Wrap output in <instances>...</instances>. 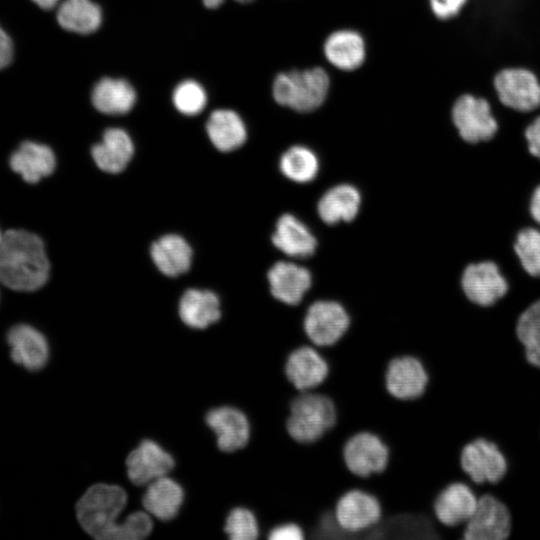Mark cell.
Wrapping results in <instances>:
<instances>
[{"instance_id":"b9f144b4","label":"cell","mask_w":540,"mask_h":540,"mask_svg":"<svg viewBox=\"0 0 540 540\" xmlns=\"http://www.w3.org/2000/svg\"><path fill=\"white\" fill-rule=\"evenodd\" d=\"M38 9L44 12H50L56 9L61 0H29Z\"/></svg>"},{"instance_id":"44dd1931","label":"cell","mask_w":540,"mask_h":540,"mask_svg":"<svg viewBox=\"0 0 540 540\" xmlns=\"http://www.w3.org/2000/svg\"><path fill=\"white\" fill-rule=\"evenodd\" d=\"M273 297L286 305L299 304L312 285L308 269L293 262L279 261L268 272Z\"/></svg>"},{"instance_id":"ee69618b","label":"cell","mask_w":540,"mask_h":540,"mask_svg":"<svg viewBox=\"0 0 540 540\" xmlns=\"http://www.w3.org/2000/svg\"><path fill=\"white\" fill-rule=\"evenodd\" d=\"M3 235H4V233L0 230V244H1L2 239H3Z\"/></svg>"},{"instance_id":"52a82bcc","label":"cell","mask_w":540,"mask_h":540,"mask_svg":"<svg viewBox=\"0 0 540 540\" xmlns=\"http://www.w3.org/2000/svg\"><path fill=\"white\" fill-rule=\"evenodd\" d=\"M346 469L359 479L382 474L390 462V448L376 432L359 430L351 434L342 446Z\"/></svg>"},{"instance_id":"1f68e13d","label":"cell","mask_w":540,"mask_h":540,"mask_svg":"<svg viewBox=\"0 0 540 540\" xmlns=\"http://www.w3.org/2000/svg\"><path fill=\"white\" fill-rule=\"evenodd\" d=\"M516 335L524 346L527 361L540 368V299L533 302L519 316Z\"/></svg>"},{"instance_id":"ffe728a7","label":"cell","mask_w":540,"mask_h":540,"mask_svg":"<svg viewBox=\"0 0 540 540\" xmlns=\"http://www.w3.org/2000/svg\"><path fill=\"white\" fill-rule=\"evenodd\" d=\"M9 165L25 182L34 184L53 173L56 157L48 145L24 140L10 155Z\"/></svg>"},{"instance_id":"4fadbf2b","label":"cell","mask_w":540,"mask_h":540,"mask_svg":"<svg viewBox=\"0 0 540 540\" xmlns=\"http://www.w3.org/2000/svg\"><path fill=\"white\" fill-rule=\"evenodd\" d=\"M460 467L474 483H497L507 472V461L498 446L484 438L474 439L463 446Z\"/></svg>"},{"instance_id":"5bb4252c","label":"cell","mask_w":540,"mask_h":540,"mask_svg":"<svg viewBox=\"0 0 540 540\" xmlns=\"http://www.w3.org/2000/svg\"><path fill=\"white\" fill-rule=\"evenodd\" d=\"M508 508L496 497L486 494L478 499L475 512L465 523V540H505L511 532Z\"/></svg>"},{"instance_id":"2e32d148","label":"cell","mask_w":540,"mask_h":540,"mask_svg":"<svg viewBox=\"0 0 540 540\" xmlns=\"http://www.w3.org/2000/svg\"><path fill=\"white\" fill-rule=\"evenodd\" d=\"M478 499L471 488L463 482L446 484L435 495L431 511L444 527L454 528L465 524L475 512Z\"/></svg>"},{"instance_id":"8992f818","label":"cell","mask_w":540,"mask_h":540,"mask_svg":"<svg viewBox=\"0 0 540 540\" xmlns=\"http://www.w3.org/2000/svg\"><path fill=\"white\" fill-rule=\"evenodd\" d=\"M450 115L458 136L468 145L491 141L499 130L490 102L481 96L461 94L454 101Z\"/></svg>"},{"instance_id":"9c48e42d","label":"cell","mask_w":540,"mask_h":540,"mask_svg":"<svg viewBox=\"0 0 540 540\" xmlns=\"http://www.w3.org/2000/svg\"><path fill=\"white\" fill-rule=\"evenodd\" d=\"M499 102L516 112L534 113L540 108V81L525 67H507L493 79Z\"/></svg>"},{"instance_id":"60d3db41","label":"cell","mask_w":540,"mask_h":540,"mask_svg":"<svg viewBox=\"0 0 540 540\" xmlns=\"http://www.w3.org/2000/svg\"><path fill=\"white\" fill-rule=\"evenodd\" d=\"M529 211L532 218L540 224V185L535 188L531 196Z\"/></svg>"},{"instance_id":"d590c367","label":"cell","mask_w":540,"mask_h":540,"mask_svg":"<svg viewBox=\"0 0 540 540\" xmlns=\"http://www.w3.org/2000/svg\"><path fill=\"white\" fill-rule=\"evenodd\" d=\"M153 527L150 515L136 511L129 514L122 523L121 540H140L147 537Z\"/></svg>"},{"instance_id":"ba28073f","label":"cell","mask_w":540,"mask_h":540,"mask_svg":"<svg viewBox=\"0 0 540 540\" xmlns=\"http://www.w3.org/2000/svg\"><path fill=\"white\" fill-rule=\"evenodd\" d=\"M351 319L339 302H313L303 317L302 328L308 342L320 349L338 344L348 333Z\"/></svg>"},{"instance_id":"30bf717a","label":"cell","mask_w":540,"mask_h":540,"mask_svg":"<svg viewBox=\"0 0 540 540\" xmlns=\"http://www.w3.org/2000/svg\"><path fill=\"white\" fill-rule=\"evenodd\" d=\"M425 363L413 354L397 355L389 360L384 372V386L394 399L410 402L421 398L429 385Z\"/></svg>"},{"instance_id":"d4e9b609","label":"cell","mask_w":540,"mask_h":540,"mask_svg":"<svg viewBox=\"0 0 540 540\" xmlns=\"http://www.w3.org/2000/svg\"><path fill=\"white\" fill-rule=\"evenodd\" d=\"M184 500V491L175 480L163 476L147 486L142 503L145 510L162 521L173 519Z\"/></svg>"},{"instance_id":"f546056e","label":"cell","mask_w":540,"mask_h":540,"mask_svg":"<svg viewBox=\"0 0 540 540\" xmlns=\"http://www.w3.org/2000/svg\"><path fill=\"white\" fill-rule=\"evenodd\" d=\"M179 315L187 326L204 329L219 320V299L211 291L189 289L179 302Z\"/></svg>"},{"instance_id":"cb8c5ba5","label":"cell","mask_w":540,"mask_h":540,"mask_svg":"<svg viewBox=\"0 0 540 540\" xmlns=\"http://www.w3.org/2000/svg\"><path fill=\"white\" fill-rule=\"evenodd\" d=\"M213 145L222 152L240 148L247 139V128L242 117L232 109L213 111L206 123Z\"/></svg>"},{"instance_id":"83f0119b","label":"cell","mask_w":540,"mask_h":540,"mask_svg":"<svg viewBox=\"0 0 540 540\" xmlns=\"http://www.w3.org/2000/svg\"><path fill=\"white\" fill-rule=\"evenodd\" d=\"M156 267L166 276L176 277L189 270L192 249L178 235L169 234L154 242L150 249Z\"/></svg>"},{"instance_id":"3957f363","label":"cell","mask_w":540,"mask_h":540,"mask_svg":"<svg viewBox=\"0 0 540 540\" xmlns=\"http://www.w3.org/2000/svg\"><path fill=\"white\" fill-rule=\"evenodd\" d=\"M334 400L325 392H298L289 404L285 421L289 437L296 443L311 445L327 436L337 425Z\"/></svg>"},{"instance_id":"7a4b0ae2","label":"cell","mask_w":540,"mask_h":540,"mask_svg":"<svg viewBox=\"0 0 540 540\" xmlns=\"http://www.w3.org/2000/svg\"><path fill=\"white\" fill-rule=\"evenodd\" d=\"M331 85L327 65L292 67L275 74L271 97L282 108L298 114H311L326 103Z\"/></svg>"},{"instance_id":"e0dca14e","label":"cell","mask_w":540,"mask_h":540,"mask_svg":"<svg viewBox=\"0 0 540 540\" xmlns=\"http://www.w3.org/2000/svg\"><path fill=\"white\" fill-rule=\"evenodd\" d=\"M207 425L216 435L217 445L223 452H235L247 446L251 438V424L247 415L232 406L211 409L205 417Z\"/></svg>"},{"instance_id":"4dcf8cb0","label":"cell","mask_w":540,"mask_h":540,"mask_svg":"<svg viewBox=\"0 0 540 540\" xmlns=\"http://www.w3.org/2000/svg\"><path fill=\"white\" fill-rule=\"evenodd\" d=\"M279 167L282 174L289 180L307 183L316 177L319 170V160L310 147L294 144L282 153Z\"/></svg>"},{"instance_id":"f1b7e54d","label":"cell","mask_w":540,"mask_h":540,"mask_svg":"<svg viewBox=\"0 0 540 540\" xmlns=\"http://www.w3.org/2000/svg\"><path fill=\"white\" fill-rule=\"evenodd\" d=\"M91 100L94 107L103 114L123 115L133 108L136 93L126 80L103 78L94 86Z\"/></svg>"},{"instance_id":"8fae6325","label":"cell","mask_w":540,"mask_h":540,"mask_svg":"<svg viewBox=\"0 0 540 540\" xmlns=\"http://www.w3.org/2000/svg\"><path fill=\"white\" fill-rule=\"evenodd\" d=\"M284 375L297 392L319 389L330 375V364L323 351L304 343L288 354L283 367Z\"/></svg>"},{"instance_id":"603a6c76","label":"cell","mask_w":540,"mask_h":540,"mask_svg":"<svg viewBox=\"0 0 540 540\" xmlns=\"http://www.w3.org/2000/svg\"><path fill=\"white\" fill-rule=\"evenodd\" d=\"M92 157L96 165L107 173H119L130 162L134 145L126 131L120 128L107 129L101 142L93 146Z\"/></svg>"},{"instance_id":"f35d334b","label":"cell","mask_w":540,"mask_h":540,"mask_svg":"<svg viewBox=\"0 0 540 540\" xmlns=\"http://www.w3.org/2000/svg\"><path fill=\"white\" fill-rule=\"evenodd\" d=\"M15 57V39L8 28L0 21V71L10 67Z\"/></svg>"},{"instance_id":"6da1fadb","label":"cell","mask_w":540,"mask_h":540,"mask_svg":"<svg viewBox=\"0 0 540 540\" xmlns=\"http://www.w3.org/2000/svg\"><path fill=\"white\" fill-rule=\"evenodd\" d=\"M50 263L42 239L24 229L4 233L0 244V284L18 292H33L49 279Z\"/></svg>"},{"instance_id":"ac0fdd59","label":"cell","mask_w":540,"mask_h":540,"mask_svg":"<svg viewBox=\"0 0 540 540\" xmlns=\"http://www.w3.org/2000/svg\"><path fill=\"white\" fill-rule=\"evenodd\" d=\"M174 464L173 457L166 450L148 439L131 451L126 460L128 477L136 485H148L166 476Z\"/></svg>"},{"instance_id":"836d02e7","label":"cell","mask_w":540,"mask_h":540,"mask_svg":"<svg viewBox=\"0 0 540 540\" xmlns=\"http://www.w3.org/2000/svg\"><path fill=\"white\" fill-rule=\"evenodd\" d=\"M224 531L231 540H255L260 536L261 529L255 513L239 506L229 512Z\"/></svg>"},{"instance_id":"5b68a950","label":"cell","mask_w":540,"mask_h":540,"mask_svg":"<svg viewBox=\"0 0 540 540\" xmlns=\"http://www.w3.org/2000/svg\"><path fill=\"white\" fill-rule=\"evenodd\" d=\"M332 513L346 538L368 537L384 517L379 497L359 486L345 490L335 501Z\"/></svg>"},{"instance_id":"d6986e66","label":"cell","mask_w":540,"mask_h":540,"mask_svg":"<svg viewBox=\"0 0 540 540\" xmlns=\"http://www.w3.org/2000/svg\"><path fill=\"white\" fill-rule=\"evenodd\" d=\"M6 339L14 363L29 371H38L46 365L49 345L45 336L33 326L24 323L14 325Z\"/></svg>"},{"instance_id":"d6a6232c","label":"cell","mask_w":540,"mask_h":540,"mask_svg":"<svg viewBox=\"0 0 540 540\" xmlns=\"http://www.w3.org/2000/svg\"><path fill=\"white\" fill-rule=\"evenodd\" d=\"M514 250L523 269L531 276L540 277V231L531 227L519 231Z\"/></svg>"},{"instance_id":"4316f807","label":"cell","mask_w":540,"mask_h":540,"mask_svg":"<svg viewBox=\"0 0 540 540\" xmlns=\"http://www.w3.org/2000/svg\"><path fill=\"white\" fill-rule=\"evenodd\" d=\"M361 195L357 188L349 184H339L326 191L320 198L317 211L327 224L351 221L358 214Z\"/></svg>"},{"instance_id":"7402d4cb","label":"cell","mask_w":540,"mask_h":540,"mask_svg":"<svg viewBox=\"0 0 540 540\" xmlns=\"http://www.w3.org/2000/svg\"><path fill=\"white\" fill-rule=\"evenodd\" d=\"M272 242L287 256L307 258L314 254L317 241L309 228L292 214H283L277 221Z\"/></svg>"},{"instance_id":"7bdbcfd3","label":"cell","mask_w":540,"mask_h":540,"mask_svg":"<svg viewBox=\"0 0 540 540\" xmlns=\"http://www.w3.org/2000/svg\"><path fill=\"white\" fill-rule=\"evenodd\" d=\"M234 1L240 4H251L255 0H234ZM223 2L224 0H203L204 5L211 9L219 7Z\"/></svg>"},{"instance_id":"9a60e30c","label":"cell","mask_w":540,"mask_h":540,"mask_svg":"<svg viewBox=\"0 0 540 540\" xmlns=\"http://www.w3.org/2000/svg\"><path fill=\"white\" fill-rule=\"evenodd\" d=\"M466 297L476 305L487 307L495 304L508 291V282L492 261L468 265L461 278Z\"/></svg>"},{"instance_id":"7c38bea8","label":"cell","mask_w":540,"mask_h":540,"mask_svg":"<svg viewBox=\"0 0 540 540\" xmlns=\"http://www.w3.org/2000/svg\"><path fill=\"white\" fill-rule=\"evenodd\" d=\"M322 53L327 66L351 73L364 65L368 55L367 41L358 29L340 27L327 34Z\"/></svg>"},{"instance_id":"277c9868","label":"cell","mask_w":540,"mask_h":540,"mask_svg":"<svg viewBox=\"0 0 540 540\" xmlns=\"http://www.w3.org/2000/svg\"><path fill=\"white\" fill-rule=\"evenodd\" d=\"M127 503L123 488L111 484L91 486L76 504L77 519L90 536L101 540H121L118 517Z\"/></svg>"},{"instance_id":"484cf974","label":"cell","mask_w":540,"mask_h":540,"mask_svg":"<svg viewBox=\"0 0 540 540\" xmlns=\"http://www.w3.org/2000/svg\"><path fill=\"white\" fill-rule=\"evenodd\" d=\"M55 10L56 23L70 33L90 34L102 22L101 9L91 0H61Z\"/></svg>"},{"instance_id":"8d00e7d4","label":"cell","mask_w":540,"mask_h":540,"mask_svg":"<svg viewBox=\"0 0 540 540\" xmlns=\"http://www.w3.org/2000/svg\"><path fill=\"white\" fill-rule=\"evenodd\" d=\"M266 537L269 540H304L307 538V533L297 521L285 520L272 525Z\"/></svg>"},{"instance_id":"ab89813d","label":"cell","mask_w":540,"mask_h":540,"mask_svg":"<svg viewBox=\"0 0 540 540\" xmlns=\"http://www.w3.org/2000/svg\"><path fill=\"white\" fill-rule=\"evenodd\" d=\"M524 138L528 152L540 160V114L525 127Z\"/></svg>"},{"instance_id":"74e56055","label":"cell","mask_w":540,"mask_h":540,"mask_svg":"<svg viewBox=\"0 0 540 540\" xmlns=\"http://www.w3.org/2000/svg\"><path fill=\"white\" fill-rule=\"evenodd\" d=\"M467 2L468 0H428V6L435 18L449 21L461 13Z\"/></svg>"},{"instance_id":"e575fe53","label":"cell","mask_w":540,"mask_h":540,"mask_svg":"<svg viewBox=\"0 0 540 540\" xmlns=\"http://www.w3.org/2000/svg\"><path fill=\"white\" fill-rule=\"evenodd\" d=\"M172 100L175 108L187 116L199 114L206 106L207 95L204 88L196 81L186 80L177 85Z\"/></svg>"}]
</instances>
